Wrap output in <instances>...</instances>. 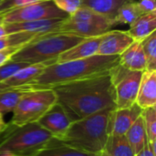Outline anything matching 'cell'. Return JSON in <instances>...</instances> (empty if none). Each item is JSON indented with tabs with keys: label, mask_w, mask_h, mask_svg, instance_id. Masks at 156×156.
<instances>
[{
	"label": "cell",
	"mask_w": 156,
	"mask_h": 156,
	"mask_svg": "<svg viewBox=\"0 0 156 156\" xmlns=\"http://www.w3.org/2000/svg\"><path fill=\"white\" fill-rule=\"evenodd\" d=\"M58 102L71 122L115 107L114 87L108 72L54 86Z\"/></svg>",
	"instance_id": "cell-1"
},
{
	"label": "cell",
	"mask_w": 156,
	"mask_h": 156,
	"mask_svg": "<svg viewBox=\"0 0 156 156\" xmlns=\"http://www.w3.org/2000/svg\"><path fill=\"white\" fill-rule=\"evenodd\" d=\"M118 63L119 56L103 55H94L86 58L53 63L48 65L34 80L23 87L30 90L52 88L108 72Z\"/></svg>",
	"instance_id": "cell-2"
},
{
	"label": "cell",
	"mask_w": 156,
	"mask_h": 156,
	"mask_svg": "<svg viewBox=\"0 0 156 156\" xmlns=\"http://www.w3.org/2000/svg\"><path fill=\"white\" fill-rule=\"evenodd\" d=\"M114 108L109 107L72 122L63 137L58 141L92 155L101 154L109 137V116Z\"/></svg>",
	"instance_id": "cell-3"
},
{
	"label": "cell",
	"mask_w": 156,
	"mask_h": 156,
	"mask_svg": "<svg viewBox=\"0 0 156 156\" xmlns=\"http://www.w3.org/2000/svg\"><path fill=\"white\" fill-rule=\"evenodd\" d=\"M54 137L37 122L20 126L7 122L5 131L0 134V154L13 156H35L50 145Z\"/></svg>",
	"instance_id": "cell-4"
},
{
	"label": "cell",
	"mask_w": 156,
	"mask_h": 156,
	"mask_svg": "<svg viewBox=\"0 0 156 156\" xmlns=\"http://www.w3.org/2000/svg\"><path fill=\"white\" fill-rule=\"evenodd\" d=\"M86 37L76 35L52 32L46 33L25 45L13 57L12 60L27 62L28 64L56 60L58 57L80 43Z\"/></svg>",
	"instance_id": "cell-5"
},
{
	"label": "cell",
	"mask_w": 156,
	"mask_h": 156,
	"mask_svg": "<svg viewBox=\"0 0 156 156\" xmlns=\"http://www.w3.org/2000/svg\"><path fill=\"white\" fill-rule=\"evenodd\" d=\"M118 25L116 20L98 14L88 7L81 6L75 14L62 21L58 32L91 37L101 36Z\"/></svg>",
	"instance_id": "cell-6"
},
{
	"label": "cell",
	"mask_w": 156,
	"mask_h": 156,
	"mask_svg": "<svg viewBox=\"0 0 156 156\" xmlns=\"http://www.w3.org/2000/svg\"><path fill=\"white\" fill-rule=\"evenodd\" d=\"M57 95L50 89H37L27 90L21 98L14 111L9 123L20 126L37 122L38 119L55 103Z\"/></svg>",
	"instance_id": "cell-7"
},
{
	"label": "cell",
	"mask_w": 156,
	"mask_h": 156,
	"mask_svg": "<svg viewBox=\"0 0 156 156\" xmlns=\"http://www.w3.org/2000/svg\"><path fill=\"white\" fill-rule=\"evenodd\" d=\"M69 16L58 9L52 0L41 1L6 11L4 23H18L45 19H64Z\"/></svg>",
	"instance_id": "cell-8"
},
{
	"label": "cell",
	"mask_w": 156,
	"mask_h": 156,
	"mask_svg": "<svg viewBox=\"0 0 156 156\" xmlns=\"http://www.w3.org/2000/svg\"><path fill=\"white\" fill-rule=\"evenodd\" d=\"M144 71L130 70L122 79L113 85L115 108H129L136 103L140 81Z\"/></svg>",
	"instance_id": "cell-9"
},
{
	"label": "cell",
	"mask_w": 156,
	"mask_h": 156,
	"mask_svg": "<svg viewBox=\"0 0 156 156\" xmlns=\"http://www.w3.org/2000/svg\"><path fill=\"white\" fill-rule=\"evenodd\" d=\"M37 122L48 131L55 139L60 140L72 122L63 107L58 102H56L38 119Z\"/></svg>",
	"instance_id": "cell-10"
},
{
	"label": "cell",
	"mask_w": 156,
	"mask_h": 156,
	"mask_svg": "<svg viewBox=\"0 0 156 156\" xmlns=\"http://www.w3.org/2000/svg\"><path fill=\"white\" fill-rule=\"evenodd\" d=\"M142 111L143 109L136 103L129 108H114L109 116V135H125L134 122L141 116Z\"/></svg>",
	"instance_id": "cell-11"
},
{
	"label": "cell",
	"mask_w": 156,
	"mask_h": 156,
	"mask_svg": "<svg viewBox=\"0 0 156 156\" xmlns=\"http://www.w3.org/2000/svg\"><path fill=\"white\" fill-rule=\"evenodd\" d=\"M133 41L127 30H109L101 36L97 55L119 56Z\"/></svg>",
	"instance_id": "cell-12"
},
{
	"label": "cell",
	"mask_w": 156,
	"mask_h": 156,
	"mask_svg": "<svg viewBox=\"0 0 156 156\" xmlns=\"http://www.w3.org/2000/svg\"><path fill=\"white\" fill-rule=\"evenodd\" d=\"M101 36L84 38L77 45L73 46L72 48L61 53L58 57L56 63L81 59V58H90L94 55H97V51L101 43Z\"/></svg>",
	"instance_id": "cell-13"
},
{
	"label": "cell",
	"mask_w": 156,
	"mask_h": 156,
	"mask_svg": "<svg viewBox=\"0 0 156 156\" xmlns=\"http://www.w3.org/2000/svg\"><path fill=\"white\" fill-rule=\"evenodd\" d=\"M64 19H45L18 23H4V25L7 35L16 32L52 33L58 31V28Z\"/></svg>",
	"instance_id": "cell-14"
},
{
	"label": "cell",
	"mask_w": 156,
	"mask_h": 156,
	"mask_svg": "<svg viewBox=\"0 0 156 156\" xmlns=\"http://www.w3.org/2000/svg\"><path fill=\"white\" fill-rule=\"evenodd\" d=\"M136 104L141 109L156 107V70H144L143 72Z\"/></svg>",
	"instance_id": "cell-15"
},
{
	"label": "cell",
	"mask_w": 156,
	"mask_h": 156,
	"mask_svg": "<svg viewBox=\"0 0 156 156\" xmlns=\"http://www.w3.org/2000/svg\"><path fill=\"white\" fill-rule=\"evenodd\" d=\"M53 63H56V60H49L40 63H35V64H29L26 66L25 68L19 69L17 72H16L13 76H11L6 80L1 82L5 87L6 88H19L23 87L28 83H30L32 80H34L38 75H40L43 70L48 66Z\"/></svg>",
	"instance_id": "cell-16"
},
{
	"label": "cell",
	"mask_w": 156,
	"mask_h": 156,
	"mask_svg": "<svg viewBox=\"0 0 156 156\" xmlns=\"http://www.w3.org/2000/svg\"><path fill=\"white\" fill-rule=\"evenodd\" d=\"M119 63L131 70L144 71L146 69V59L142 41H133L119 55Z\"/></svg>",
	"instance_id": "cell-17"
},
{
	"label": "cell",
	"mask_w": 156,
	"mask_h": 156,
	"mask_svg": "<svg viewBox=\"0 0 156 156\" xmlns=\"http://www.w3.org/2000/svg\"><path fill=\"white\" fill-rule=\"evenodd\" d=\"M156 30V12L142 15L127 30L134 41H143Z\"/></svg>",
	"instance_id": "cell-18"
},
{
	"label": "cell",
	"mask_w": 156,
	"mask_h": 156,
	"mask_svg": "<svg viewBox=\"0 0 156 156\" xmlns=\"http://www.w3.org/2000/svg\"><path fill=\"white\" fill-rule=\"evenodd\" d=\"M133 0H81L82 6L88 7L98 14L116 20V16L120 8Z\"/></svg>",
	"instance_id": "cell-19"
},
{
	"label": "cell",
	"mask_w": 156,
	"mask_h": 156,
	"mask_svg": "<svg viewBox=\"0 0 156 156\" xmlns=\"http://www.w3.org/2000/svg\"><path fill=\"white\" fill-rule=\"evenodd\" d=\"M102 154L106 156H135L125 135H109Z\"/></svg>",
	"instance_id": "cell-20"
},
{
	"label": "cell",
	"mask_w": 156,
	"mask_h": 156,
	"mask_svg": "<svg viewBox=\"0 0 156 156\" xmlns=\"http://www.w3.org/2000/svg\"><path fill=\"white\" fill-rule=\"evenodd\" d=\"M125 137L135 154L144 148L148 140L142 115L134 122V123L127 131V133H125Z\"/></svg>",
	"instance_id": "cell-21"
},
{
	"label": "cell",
	"mask_w": 156,
	"mask_h": 156,
	"mask_svg": "<svg viewBox=\"0 0 156 156\" xmlns=\"http://www.w3.org/2000/svg\"><path fill=\"white\" fill-rule=\"evenodd\" d=\"M29 90L30 89L19 87L8 89L0 92V112L2 114L12 112L22 96Z\"/></svg>",
	"instance_id": "cell-22"
},
{
	"label": "cell",
	"mask_w": 156,
	"mask_h": 156,
	"mask_svg": "<svg viewBox=\"0 0 156 156\" xmlns=\"http://www.w3.org/2000/svg\"><path fill=\"white\" fill-rule=\"evenodd\" d=\"M35 156H93L92 154L79 151L61 144L57 139L45 149L38 152Z\"/></svg>",
	"instance_id": "cell-23"
},
{
	"label": "cell",
	"mask_w": 156,
	"mask_h": 156,
	"mask_svg": "<svg viewBox=\"0 0 156 156\" xmlns=\"http://www.w3.org/2000/svg\"><path fill=\"white\" fill-rule=\"evenodd\" d=\"M143 14L139 10L136 2L134 0L125 3L119 10L116 16V21L118 24H133Z\"/></svg>",
	"instance_id": "cell-24"
},
{
	"label": "cell",
	"mask_w": 156,
	"mask_h": 156,
	"mask_svg": "<svg viewBox=\"0 0 156 156\" xmlns=\"http://www.w3.org/2000/svg\"><path fill=\"white\" fill-rule=\"evenodd\" d=\"M148 143L150 144H156V107L143 109L141 113Z\"/></svg>",
	"instance_id": "cell-25"
},
{
	"label": "cell",
	"mask_w": 156,
	"mask_h": 156,
	"mask_svg": "<svg viewBox=\"0 0 156 156\" xmlns=\"http://www.w3.org/2000/svg\"><path fill=\"white\" fill-rule=\"evenodd\" d=\"M146 59L145 70H156V30L142 41Z\"/></svg>",
	"instance_id": "cell-26"
},
{
	"label": "cell",
	"mask_w": 156,
	"mask_h": 156,
	"mask_svg": "<svg viewBox=\"0 0 156 156\" xmlns=\"http://www.w3.org/2000/svg\"><path fill=\"white\" fill-rule=\"evenodd\" d=\"M27 65L29 64L27 62L15 61L12 59L4 63L3 65L0 66V83L6 80L11 76H13L16 72H17L19 69L25 68Z\"/></svg>",
	"instance_id": "cell-27"
},
{
	"label": "cell",
	"mask_w": 156,
	"mask_h": 156,
	"mask_svg": "<svg viewBox=\"0 0 156 156\" xmlns=\"http://www.w3.org/2000/svg\"><path fill=\"white\" fill-rule=\"evenodd\" d=\"M56 6L69 16L75 14L81 6V0H52Z\"/></svg>",
	"instance_id": "cell-28"
},
{
	"label": "cell",
	"mask_w": 156,
	"mask_h": 156,
	"mask_svg": "<svg viewBox=\"0 0 156 156\" xmlns=\"http://www.w3.org/2000/svg\"><path fill=\"white\" fill-rule=\"evenodd\" d=\"M46 1V0H3L0 3V14H4L6 11H9L11 9L20 7L23 5Z\"/></svg>",
	"instance_id": "cell-29"
},
{
	"label": "cell",
	"mask_w": 156,
	"mask_h": 156,
	"mask_svg": "<svg viewBox=\"0 0 156 156\" xmlns=\"http://www.w3.org/2000/svg\"><path fill=\"white\" fill-rule=\"evenodd\" d=\"M136 5L143 15L156 12V0H139Z\"/></svg>",
	"instance_id": "cell-30"
},
{
	"label": "cell",
	"mask_w": 156,
	"mask_h": 156,
	"mask_svg": "<svg viewBox=\"0 0 156 156\" xmlns=\"http://www.w3.org/2000/svg\"><path fill=\"white\" fill-rule=\"evenodd\" d=\"M24 46H17V47H9L6 48H4L0 50V66L3 65L4 63L7 62L12 58V57L18 51L20 50Z\"/></svg>",
	"instance_id": "cell-31"
},
{
	"label": "cell",
	"mask_w": 156,
	"mask_h": 156,
	"mask_svg": "<svg viewBox=\"0 0 156 156\" xmlns=\"http://www.w3.org/2000/svg\"><path fill=\"white\" fill-rule=\"evenodd\" d=\"M155 149V144H150L147 142L146 144L144 146V148L139 153H137L135 156H156Z\"/></svg>",
	"instance_id": "cell-32"
},
{
	"label": "cell",
	"mask_w": 156,
	"mask_h": 156,
	"mask_svg": "<svg viewBox=\"0 0 156 156\" xmlns=\"http://www.w3.org/2000/svg\"><path fill=\"white\" fill-rule=\"evenodd\" d=\"M6 35H7V32L5 30V25L4 24H1L0 25V37H5Z\"/></svg>",
	"instance_id": "cell-33"
},
{
	"label": "cell",
	"mask_w": 156,
	"mask_h": 156,
	"mask_svg": "<svg viewBox=\"0 0 156 156\" xmlns=\"http://www.w3.org/2000/svg\"><path fill=\"white\" fill-rule=\"evenodd\" d=\"M6 126H7V123H6V122H5V123H0V134L5 131V129L6 128Z\"/></svg>",
	"instance_id": "cell-34"
},
{
	"label": "cell",
	"mask_w": 156,
	"mask_h": 156,
	"mask_svg": "<svg viewBox=\"0 0 156 156\" xmlns=\"http://www.w3.org/2000/svg\"><path fill=\"white\" fill-rule=\"evenodd\" d=\"M8 89H10V88H6V87H5L2 83H0V92L4 91V90H8Z\"/></svg>",
	"instance_id": "cell-35"
},
{
	"label": "cell",
	"mask_w": 156,
	"mask_h": 156,
	"mask_svg": "<svg viewBox=\"0 0 156 156\" xmlns=\"http://www.w3.org/2000/svg\"><path fill=\"white\" fill-rule=\"evenodd\" d=\"M4 24V17H3V14H0V25Z\"/></svg>",
	"instance_id": "cell-36"
},
{
	"label": "cell",
	"mask_w": 156,
	"mask_h": 156,
	"mask_svg": "<svg viewBox=\"0 0 156 156\" xmlns=\"http://www.w3.org/2000/svg\"><path fill=\"white\" fill-rule=\"evenodd\" d=\"M0 123H5V121L3 119V114L0 112Z\"/></svg>",
	"instance_id": "cell-37"
},
{
	"label": "cell",
	"mask_w": 156,
	"mask_h": 156,
	"mask_svg": "<svg viewBox=\"0 0 156 156\" xmlns=\"http://www.w3.org/2000/svg\"><path fill=\"white\" fill-rule=\"evenodd\" d=\"M100 155H101V156H106V155H105V154H103L102 153H101V154H100Z\"/></svg>",
	"instance_id": "cell-38"
},
{
	"label": "cell",
	"mask_w": 156,
	"mask_h": 156,
	"mask_svg": "<svg viewBox=\"0 0 156 156\" xmlns=\"http://www.w3.org/2000/svg\"><path fill=\"white\" fill-rule=\"evenodd\" d=\"M93 156H101L100 154H98V155H93Z\"/></svg>",
	"instance_id": "cell-39"
},
{
	"label": "cell",
	"mask_w": 156,
	"mask_h": 156,
	"mask_svg": "<svg viewBox=\"0 0 156 156\" xmlns=\"http://www.w3.org/2000/svg\"><path fill=\"white\" fill-rule=\"evenodd\" d=\"M2 1H3V0H0V3H1V2H2Z\"/></svg>",
	"instance_id": "cell-40"
}]
</instances>
